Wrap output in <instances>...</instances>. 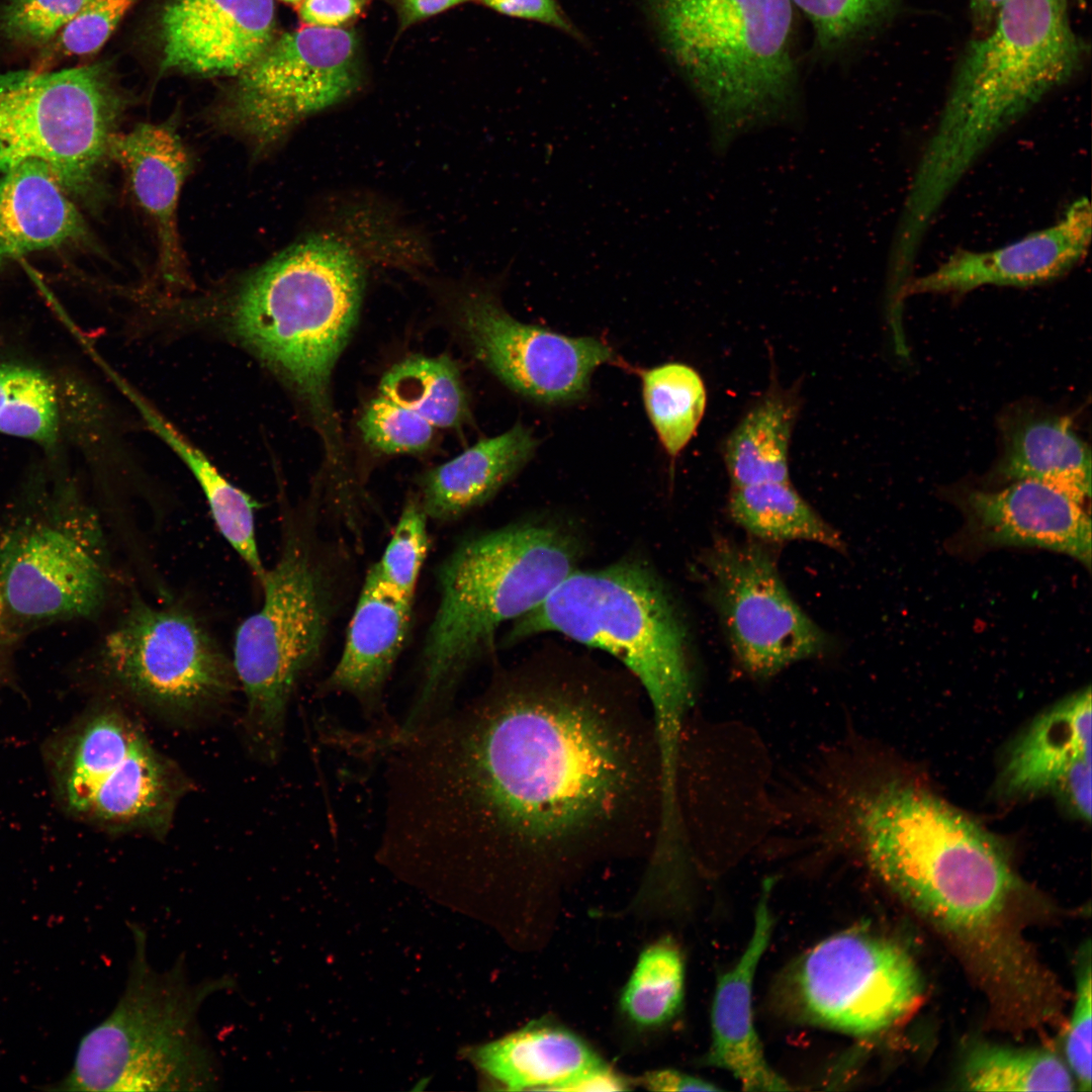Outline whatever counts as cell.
I'll use <instances>...</instances> for the list:
<instances>
[{
    "instance_id": "2e32d148",
    "label": "cell",
    "mask_w": 1092,
    "mask_h": 1092,
    "mask_svg": "<svg viewBox=\"0 0 1092 1092\" xmlns=\"http://www.w3.org/2000/svg\"><path fill=\"white\" fill-rule=\"evenodd\" d=\"M801 1005L817 1023L867 1035L902 1018L921 994L912 958L896 943L856 930L812 948L797 973Z\"/></svg>"
},
{
    "instance_id": "44dd1931",
    "label": "cell",
    "mask_w": 1092,
    "mask_h": 1092,
    "mask_svg": "<svg viewBox=\"0 0 1092 1092\" xmlns=\"http://www.w3.org/2000/svg\"><path fill=\"white\" fill-rule=\"evenodd\" d=\"M959 503L979 544L1037 547L1091 566L1090 517L1056 487L1020 479L997 490H968Z\"/></svg>"
},
{
    "instance_id": "b9f144b4",
    "label": "cell",
    "mask_w": 1092,
    "mask_h": 1092,
    "mask_svg": "<svg viewBox=\"0 0 1092 1092\" xmlns=\"http://www.w3.org/2000/svg\"><path fill=\"white\" fill-rule=\"evenodd\" d=\"M1090 951L1077 976L1076 999L1066 1034L1068 1067L1082 1091L1091 1090V963Z\"/></svg>"
},
{
    "instance_id": "1f68e13d",
    "label": "cell",
    "mask_w": 1092,
    "mask_h": 1092,
    "mask_svg": "<svg viewBox=\"0 0 1092 1092\" xmlns=\"http://www.w3.org/2000/svg\"><path fill=\"white\" fill-rule=\"evenodd\" d=\"M728 509L733 521L756 539L807 541L843 550L839 532L799 494L790 480L732 487Z\"/></svg>"
},
{
    "instance_id": "8d00e7d4",
    "label": "cell",
    "mask_w": 1092,
    "mask_h": 1092,
    "mask_svg": "<svg viewBox=\"0 0 1092 1092\" xmlns=\"http://www.w3.org/2000/svg\"><path fill=\"white\" fill-rule=\"evenodd\" d=\"M809 20L816 50L834 57L882 24L901 0H792Z\"/></svg>"
},
{
    "instance_id": "836d02e7",
    "label": "cell",
    "mask_w": 1092,
    "mask_h": 1092,
    "mask_svg": "<svg viewBox=\"0 0 1092 1092\" xmlns=\"http://www.w3.org/2000/svg\"><path fill=\"white\" fill-rule=\"evenodd\" d=\"M648 418L665 452L675 458L694 437L705 413L707 392L700 374L682 363L641 371Z\"/></svg>"
},
{
    "instance_id": "30bf717a",
    "label": "cell",
    "mask_w": 1092,
    "mask_h": 1092,
    "mask_svg": "<svg viewBox=\"0 0 1092 1092\" xmlns=\"http://www.w3.org/2000/svg\"><path fill=\"white\" fill-rule=\"evenodd\" d=\"M126 97L103 63L57 72H0V174L48 165L65 189L99 197Z\"/></svg>"
},
{
    "instance_id": "60d3db41",
    "label": "cell",
    "mask_w": 1092,
    "mask_h": 1092,
    "mask_svg": "<svg viewBox=\"0 0 1092 1092\" xmlns=\"http://www.w3.org/2000/svg\"><path fill=\"white\" fill-rule=\"evenodd\" d=\"M136 0H88L58 33L57 49L65 56L97 52Z\"/></svg>"
},
{
    "instance_id": "6da1fadb",
    "label": "cell",
    "mask_w": 1092,
    "mask_h": 1092,
    "mask_svg": "<svg viewBox=\"0 0 1092 1092\" xmlns=\"http://www.w3.org/2000/svg\"><path fill=\"white\" fill-rule=\"evenodd\" d=\"M645 703L574 670L495 679L382 753L380 850L451 861L518 892L647 857L659 774Z\"/></svg>"
},
{
    "instance_id": "603a6c76",
    "label": "cell",
    "mask_w": 1092,
    "mask_h": 1092,
    "mask_svg": "<svg viewBox=\"0 0 1092 1092\" xmlns=\"http://www.w3.org/2000/svg\"><path fill=\"white\" fill-rule=\"evenodd\" d=\"M110 159L122 168L135 200L154 225L163 278L185 283L177 208L191 159L178 132L170 122L140 123L114 135Z\"/></svg>"
},
{
    "instance_id": "bcb514c9",
    "label": "cell",
    "mask_w": 1092,
    "mask_h": 1092,
    "mask_svg": "<svg viewBox=\"0 0 1092 1092\" xmlns=\"http://www.w3.org/2000/svg\"><path fill=\"white\" fill-rule=\"evenodd\" d=\"M397 12L400 29L471 0H390Z\"/></svg>"
},
{
    "instance_id": "5b68a950",
    "label": "cell",
    "mask_w": 1092,
    "mask_h": 1092,
    "mask_svg": "<svg viewBox=\"0 0 1092 1092\" xmlns=\"http://www.w3.org/2000/svg\"><path fill=\"white\" fill-rule=\"evenodd\" d=\"M576 543L543 523L507 526L459 543L437 570L439 601L419 661V685L396 733L405 736L451 709L471 665L499 626L540 605L571 572Z\"/></svg>"
},
{
    "instance_id": "d590c367",
    "label": "cell",
    "mask_w": 1092,
    "mask_h": 1092,
    "mask_svg": "<svg viewBox=\"0 0 1092 1092\" xmlns=\"http://www.w3.org/2000/svg\"><path fill=\"white\" fill-rule=\"evenodd\" d=\"M684 963L669 940L646 947L622 996L624 1014L639 1027H657L679 1010L684 997Z\"/></svg>"
},
{
    "instance_id": "cb8c5ba5",
    "label": "cell",
    "mask_w": 1092,
    "mask_h": 1092,
    "mask_svg": "<svg viewBox=\"0 0 1092 1092\" xmlns=\"http://www.w3.org/2000/svg\"><path fill=\"white\" fill-rule=\"evenodd\" d=\"M772 880L762 884L750 940L736 963L722 975L712 1006L709 1065L729 1071L746 1091H785L788 1085L768 1065L753 1023L752 983L772 931L768 901Z\"/></svg>"
},
{
    "instance_id": "7a4b0ae2",
    "label": "cell",
    "mask_w": 1092,
    "mask_h": 1092,
    "mask_svg": "<svg viewBox=\"0 0 1092 1092\" xmlns=\"http://www.w3.org/2000/svg\"><path fill=\"white\" fill-rule=\"evenodd\" d=\"M793 816L800 841L858 853L901 898L947 928L988 925L1014 884L1002 848L971 818L911 785H859L837 749L810 771Z\"/></svg>"
},
{
    "instance_id": "ab89813d",
    "label": "cell",
    "mask_w": 1092,
    "mask_h": 1092,
    "mask_svg": "<svg viewBox=\"0 0 1092 1092\" xmlns=\"http://www.w3.org/2000/svg\"><path fill=\"white\" fill-rule=\"evenodd\" d=\"M88 0H10L0 30L10 40L40 44L55 37Z\"/></svg>"
},
{
    "instance_id": "7c38bea8",
    "label": "cell",
    "mask_w": 1092,
    "mask_h": 1092,
    "mask_svg": "<svg viewBox=\"0 0 1092 1092\" xmlns=\"http://www.w3.org/2000/svg\"><path fill=\"white\" fill-rule=\"evenodd\" d=\"M100 657L122 692L177 719L216 708L239 687L232 658L195 617L141 599L106 635Z\"/></svg>"
},
{
    "instance_id": "d4e9b609",
    "label": "cell",
    "mask_w": 1092,
    "mask_h": 1092,
    "mask_svg": "<svg viewBox=\"0 0 1092 1092\" xmlns=\"http://www.w3.org/2000/svg\"><path fill=\"white\" fill-rule=\"evenodd\" d=\"M52 169L26 161L0 177V269L28 253L89 243L87 225Z\"/></svg>"
},
{
    "instance_id": "d6986e66",
    "label": "cell",
    "mask_w": 1092,
    "mask_h": 1092,
    "mask_svg": "<svg viewBox=\"0 0 1092 1092\" xmlns=\"http://www.w3.org/2000/svg\"><path fill=\"white\" fill-rule=\"evenodd\" d=\"M1092 208L1087 197L1070 203L1052 224L991 250H959L930 272L912 278V294L964 293L988 285L1030 287L1057 280L1087 256Z\"/></svg>"
},
{
    "instance_id": "e575fe53",
    "label": "cell",
    "mask_w": 1092,
    "mask_h": 1092,
    "mask_svg": "<svg viewBox=\"0 0 1092 1092\" xmlns=\"http://www.w3.org/2000/svg\"><path fill=\"white\" fill-rule=\"evenodd\" d=\"M964 1083L977 1091H1072L1075 1080L1065 1063L1043 1050L985 1045L972 1053Z\"/></svg>"
},
{
    "instance_id": "ba28073f",
    "label": "cell",
    "mask_w": 1092,
    "mask_h": 1092,
    "mask_svg": "<svg viewBox=\"0 0 1092 1092\" xmlns=\"http://www.w3.org/2000/svg\"><path fill=\"white\" fill-rule=\"evenodd\" d=\"M643 2L663 56L715 116L753 119L795 100L792 0Z\"/></svg>"
},
{
    "instance_id": "7dc6e473",
    "label": "cell",
    "mask_w": 1092,
    "mask_h": 1092,
    "mask_svg": "<svg viewBox=\"0 0 1092 1092\" xmlns=\"http://www.w3.org/2000/svg\"><path fill=\"white\" fill-rule=\"evenodd\" d=\"M627 1089V1083L623 1078L601 1063L567 1084L562 1091H622Z\"/></svg>"
},
{
    "instance_id": "4fadbf2b",
    "label": "cell",
    "mask_w": 1092,
    "mask_h": 1092,
    "mask_svg": "<svg viewBox=\"0 0 1092 1092\" xmlns=\"http://www.w3.org/2000/svg\"><path fill=\"white\" fill-rule=\"evenodd\" d=\"M360 77L353 31L305 25L274 39L236 77L214 119L260 154L301 119L351 95Z\"/></svg>"
},
{
    "instance_id": "c3c4849f",
    "label": "cell",
    "mask_w": 1092,
    "mask_h": 1092,
    "mask_svg": "<svg viewBox=\"0 0 1092 1092\" xmlns=\"http://www.w3.org/2000/svg\"><path fill=\"white\" fill-rule=\"evenodd\" d=\"M1005 0H969L975 35L985 32Z\"/></svg>"
},
{
    "instance_id": "ee69618b",
    "label": "cell",
    "mask_w": 1092,
    "mask_h": 1092,
    "mask_svg": "<svg viewBox=\"0 0 1092 1092\" xmlns=\"http://www.w3.org/2000/svg\"><path fill=\"white\" fill-rule=\"evenodd\" d=\"M370 0H303L298 15L306 25L342 28L360 16Z\"/></svg>"
},
{
    "instance_id": "52a82bcc",
    "label": "cell",
    "mask_w": 1092,
    "mask_h": 1092,
    "mask_svg": "<svg viewBox=\"0 0 1092 1092\" xmlns=\"http://www.w3.org/2000/svg\"><path fill=\"white\" fill-rule=\"evenodd\" d=\"M317 517L289 519L266 569L260 608L238 626L232 662L246 699L245 730L259 757L280 753L287 708L314 665L340 602V551L318 534Z\"/></svg>"
},
{
    "instance_id": "484cf974",
    "label": "cell",
    "mask_w": 1092,
    "mask_h": 1092,
    "mask_svg": "<svg viewBox=\"0 0 1092 1092\" xmlns=\"http://www.w3.org/2000/svg\"><path fill=\"white\" fill-rule=\"evenodd\" d=\"M1000 430L998 479L1039 481L1081 505L1090 497V448L1068 417L1018 408L1004 417Z\"/></svg>"
},
{
    "instance_id": "8992f818",
    "label": "cell",
    "mask_w": 1092,
    "mask_h": 1092,
    "mask_svg": "<svg viewBox=\"0 0 1092 1092\" xmlns=\"http://www.w3.org/2000/svg\"><path fill=\"white\" fill-rule=\"evenodd\" d=\"M133 952L110 1014L81 1039L74 1064L52 1091L197 1092L221 1085L219 1061L199 1024L202 1004L231 990L229 974L192 982L184 956L167 970L148 957L146 930L129 922Z\"/></svg>"
},
{
    "instance_id": "f6af8a7d",
    "label": "cell",
    "mask_w": 1092,
    "mask_h": 1092,
    "mask_svg": "<svg viewBox=\"0 0 1092 1092\" xmlns=\"http://www.w3.org/2000/svg\"><path fill=\"white\" fill-rule=\"evenodd\" d=\"M642 1083L653 1091H719V1087L709 1081L672 1069L648 1072Z\"/></svg>"
},
{
    "instance_id": "f35d334b",
    "label": "cell",
    "mask_w": 1092,
    "mask_h": 1092,
    "mask_svg": "<svg viewBox=\"0 0 1092 1092\" xmlns=\"http://www.w3.org/2000/svg\"><path fill=\"white\" fill-rule=\"evenodd\" d=\"M358 425L366 445L385 455L423 452L436 431L416 413L379 393L367 404Z\"/></svg>"
},
{
    "instance_id": "74e56055",
    "label": "cell",
    "mask_w": 1092,
    "mask_h": 1092,
    "mask_svg": "<svg viewBox=\"0 0 1092 1092\" xmlns=\"http://www.w3.org/2000/svg\"><path fill=\"white\" fill-rule=\"evenodd\" d=\"M429 520L418 498L407 502L380 559L372 565L385 584L410 600L429 551Z\"/></svg>"
},
{
    "instance_id": "d6a6232c",
    "label": "cell",
    "mask_w": 1092,
    "mask_h": 1092,
    "mask_svg": "<svg viewBox=\"0 0 1092 1092\" xmlns=\"http://www.w3.org/2000/svg\"><path fill=\"white\" fill-rule=\"evenodd\" d=\"M378 390L436 429L458 428L469 416L459 370L447 356L408 357L383 375Z\"/></svg>"
},
{
    "instance_id": "f546056e",
    "label": "cell",
    "mask_w": 1092,
    "mask_h": 1092,
    "mask_svg": "<svg viewBox=\"0 0 1092 1092\" xmlns=\"http://www.w3.org/2000/svg\"><path fill=\"white\" fill-rule=\"evenodd\" d=\"M119 386L149 428L185 463L199 485L220 535L261 581L266 572L256 537L252 497L232 483L209 459L123 381Z\"/></svg>"
},
{
    "instance_id": "4316f807",
    "label": "cell",
    "mask_w": 1092,
    "mask_h": 1092,
    "mask_svg": "<svg viewBox=\"0 0 1092 1092\" xmlns=\"http://www.w3.org/2000/svg\"><path fill=\"white\" fill-rule=\"evenodd\" d=\"M1091 764V690L1039 715L1013 743L1001 776L1003 792L1057 793L1078 767Z\"/></svg>"
},
{
    "instance_id": "83f0119b",
    "label": "cell",
    "mask_w": 1092,
    "mask_h": 1092,
    "mask_svg": "<svg viewBox=\"0 0 1092 1092\" xmlns=\"http://www.w3.org/2000/svg\"><path fill=\"white\" fill-rule=\"evenodd\" d=\"M536 447L532 432L516 424L429 470L418 499L429 519L456 520L491 498L526 465Z\"/></svg>"
},
{
    "instance_id": "3957f363",
    "label": "cell",
    "mask_w": 1092,
    "mask_h": 1092,
    "mask_svg": "<svg viewBox=\"0 0 1092 1092\" xmlns=\"http://www.w3.org/2000/svg\"><path fill=\"white\" fill-rule=\"evenodd\" d=\"M1085 52L1069 0H1005L990 27L964 51L909 179L901 208L905 220L932 224L985 152L1068 83Z\"/></svg>"
},
{
    "instance_id": "4dcf8cb0",
    "label": "cell",
    "mask_w": 1092,
    "mask_h": 1092,
    "mask_svg": "<svg viewBox=\"0 0 1092 1092\" xmlns=\"http://www.w3.org/2000/svg\"><path fill=\"white\" fill-rule=\"evenodd\" d=\"M797 417L792 396L770 393L729 434L723 457L732 487L789 480V448Z\"/></svg>"
},
{
    "instance_id": "f1b7e54d",
    "label": "cell",
    "mask_w": 1092,
    "mask_h": 1092,
    "mask_svg": "<svg viewBox=\"0 0 1092 1092\" xmlns=\"http://www.w3.org/2000/svg\"><path fill=\"white\" fill-rule=\"evenodd\" d=\"M475 1066L508 1090H558L602 1062L576 1034L533 1022L471 1051Z\"/></svg>"
},
{
    "instance_id": "ac0fdd59",
    "label": "cell",
    "mask_w": 1092,
    "mask_h": 1092,
    "mask_svg": "<svg viewBox=\"0 0 1092 1092\" xmlns=\"http://www.w3.org/2000/svg\"><path fill=\"white\" fill-rule=\"evenodd\" d=\"M106 419L101 396L78 371L0 346V436L30 442L57 462L69 446L99 440Z\"/></svg>"
},
{
    "instance_id": "ffe728a7",
    "label": "cell",
    "mask_w": 1092,
    "mask_h": 1092,
    "mask_svg": "<svg viewBox=\"0 0 1092 1092\" xmlns=\"http://www.w3.org/2000/svg\"><path fill=\"white\" fill-rule=\"evenodd\" d=\"M273 0H166L161 72L237 77L275 39Z\"/></svg>"
},
{
    "instance_id": "5bb4252c",
    "label": "cell",
    "mask_w": 1092,
    "mask_h": 1092,
    "mask_svg": "<svg viewBox=\"0 0 1092 1092\" xmlns=\"http://www.w3.org/2000/svg\"><path fill=\"white\" fill-rule=\"evenodd\" d=\"M704 562L712 603L749 677L767 680L827 649L826 633L791 596L763 546L719 538Z\"/></svg>"
},
{
    "instance_id": "681fc988",
    "label": "cell",
    "mask_w": 1092,
    "mask_h": 1092,
    "mask_svg": "<svg viewBox=\"0 0 1092 1092\" xmlns=\"http://www.w3.org/2000/svg\"><path fill=\"white\" fill-rule=\"evenodd\" d=\"M282 1L289 2V3H299V2H301L303 0H282Z\"/></svg>"
},
{
    "instance_id": "7bdbcfd3",
    "label": "cell",
    "mask_w": 1092,
    "mask_h": 1092,
    "mask_svg": "<svg viewBox=\"0 0 1092 1092\" xmlns=\"http://www.w3.org/2000/svg\"><path fill=\"white\" fill-rule=\"evenodd\" d=\"M493 11L513 18L538 22L584 42L582 32L570 20L558 0H478Z\"/></svg>"
},
{
    "instance_id": "9c48e42d",
    "label": "cell",
    "mask_w": 1092,
    "mask_h": 1092,
    "mask_svg": "<svg viewBox=\"0 0 1092 1092\" xmlns=\"http://www.w3.org/2000/svg\"><path fill=\"white\" fill-rule=\"evenodd\" d=\"M556 632L618 658L640 684L651 715L692 711L696 678L686 626L668 592L645 566L623 562L574 570L509 639Z\"/></svg>"
},
{
    "instance_id": "7402d4cb",
    "label": "cell",
    "mask_w": 1092,
    "mask_h": 1092,
    "mask_svg": "<svg viewBox=\"0 0 1092 1092\" xmlns=\"http://www.w3.org/2000/svg\"><path fill=\"white\" fill-rule=\"evenodd\" d=\"M413 605L414 600L390 588L371 567L350 619L341 656L321 691L346 693L367 715L379 714L386 681L410 634Z\"/></svg>"
},
{
    "instance_id": "277c9868",
    "label": "cell",
    "mask_w": 1092,
    "mask_h": 1092,
    "mask_svg": "<svg viewBox=\"0 0 1092 1092\" xmlns=\"http://www.w3.org/2000/svg\"><path fill=\"white\" fill-rule=\"evenodd\" d=\"M364 285V267L352 247L313 235L246 277L228 305L235 335L306 408L331 473L346 469L332 375L356 327Z\"/></svg>"
},
{
    "instance_id": "e0dca14e",
    "label": "cell",
    "mask_w": 1092,
    "mask_h": 1092,
    "mask_svg": "<svg viewBox=\"0 0 1092 1092\" xmlns=\"http://www.w3.org/2000/svg\"><path fill=\"white\" fill-rule=\"evenodd\" d=\"M457 322L474 356L516 392L543 403L581 398L613 350L595 338H573L521 323L490 290L476 289L459 301Z\"/></svg>"
},
{
    "instance_id": "8fae6325",
    "label": "cell",
    "mask_w": 1092,
    "mask_h": 1092,
    "mask_svg": "<svg viewBox=\"0 0 1092 1092\" xmlns=\"http://www.w3.org/2000/svg\"><path fill=\"white\" fill-rule=\"evenodd\" d=\"M55 768L67 808L113 832L165 835L189 786L138 722L113 705L73 730Z\"/></svg>"
},
{
    "instance_id": "9a60e30c",
    "label": "cell",
    "mask_w": 1092,
    "mask_h": 1092,
    "mask_svg": "<svg viewBox=\"0 0 1092 1092\" xmlns=\"http://www.w3.org/2000/svg\"><path fill=\"white\" fill-rule=\"evenodd\" d=\"M108 562L96 516L67 492L65 509L0 537V594L26 618L87 617L103 605Z\"/></svg>"
}]
</instances>
